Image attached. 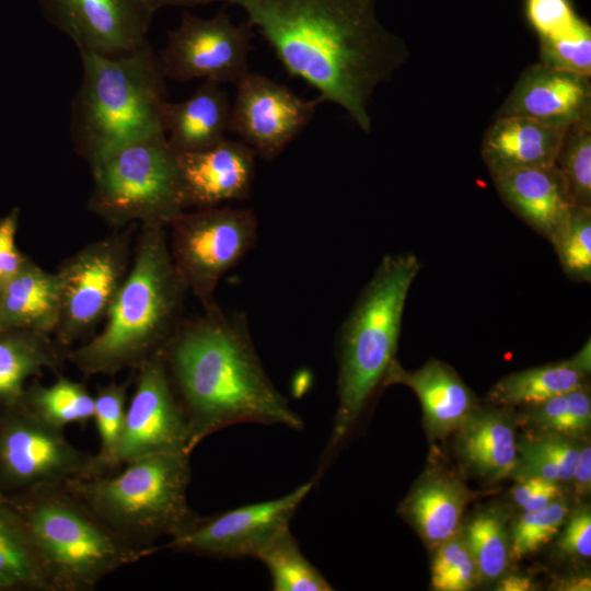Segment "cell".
Wrapping results in <instances>:
<instances>
[{"instance_id": "obj_13", "label": "cell", "mask_w": 591, "mask_h": 591, "mask_svg": "<svg viewBox=\"0 0 591 591\" xmlns=\"http://www.w3.org/2000/svg\"><path fill=\"white\" fill-rule=\"evenodd\" d=\"M310 480L282 497L242 506L198 519L184 532L155 546L219 559L256 558L259 552L289 523L312 490Z\"/></svg>"}, {"instance_id": "obj_47", "label": "cell", "mask_w": 591, "mask_h": 591, "mask_svg": "<svg viewBox=\"0 0 591 591\" xmlns=\"http://www.w3.org/2000/svg\"><path fill=\"white\" fill-rule=\"evenodd\" d=\"M590 578L589 577H578L570 578V580L565 581V583L559 587L561 590H590Z\"/></svg>"}, {"instance_id": "obj_30", "label": "cell", "mask_w": 591, "mask_h": 591, "mask_svg": "<svg viewBox=\"0 0 591 591\" xmlns=\"http://www.w3.org/2000/svg\"><path fill=\"white\" fill-rule=\"evenodd\" d=\"M520 421L533 433L579 438L591 424V398L587 383L525 407Z\"/></svg>"}, {"instance_id": "obj_9", "label": "cell", "mask_w": 591, "mask_h": 591, "mask_svg": "<svg viewBox=\"0 0 591 591\" xmlns=\"http://www.w3.org/2000/svg\"><path fill=\"white\" fill-rule=\"evenodd\" d=\"M170 252L187 291L204 311L219 310L216 288L253 247L258 221L252 209L205 207L184 211L171 224Z\"/></svg>"}, {"instance_id": "obj_24", "label": "cell", "mask_w": 591, "mask_h": 591, "mask_svg": "<svg viewBox=\"0 0 591 591\" xmlns=\"http://www.w3.org/2000/svg\"><path fill=\"white\" fill-rule=\"evenodd\" d=\"M471 495L455 477L430 472L416 483L402 502V514L431 546L459 533L463 511Z\"/></svg>"}, {"instance_id": "obj_21", "label": "cell", "mask_w": 591, "mask_h": 591, "mask_svg": "<svg viewBox=\"0 0 591 591\" xmlns=\"http://www.w3.org/2000/svg\"><path fill=\"white\" fill-rule=\"evenodd\" d=\"M568 127L524 116H499L484 135L482 159L491 176L554 165Z\"/></svg>"}, {"instance_id": "obj_39", "label": "cell", "mask_w": 591, "mask_h": 591, "mask_svg": "<svg viewBox=\"0 0 591 591\" xmlns=\"http://www.w3.org/2000/svg\"><path fill=\"white\" fill-rule=\"evenodd\" d=\"M554 248L570 279L591 280V208L572 207L567 228Z\"/></svg>"}, {"instance_id": "obj_34", "label": "cell", "mask_w": 591, "mask_h": 591, "mask_svg": "<svg viewBox=\"0 0 591 591\" xmlns=\"http://www.w3.org/2000/svg\"><path fill=\"white\" fill-rule=\"evenodd\" d=\"M555 164L573 205L591 208V115L567 128Z\"/></svg>"}, {"instance_id": "obj_2", "label": "cell", "mask_w": 591, "mask_h": 591, "mask_svg": "<svg viewBox=\"0 0 591 591\" xmlns=\"http://www.w3.org/2000/svg\"><path fill=\"white\" fill-rule=\"evenodd\" d=\"M161 356L187 421L190 452L236 424L303 429L266 373L244 314L219 309L181 323Z\"/></svg>"}, {"instance_id": "obj_41", "label": "cell", "mask_w": 591, "mask_h": 591, "mask_svg": "<svg viewBox=\"0 0 591 591\" xmlns=\"http://www.w3.org/2000/svg\"><path fill=\"white\" fill-rule=\"evenodd\" d=\"M19 216L20 209L15 207L0 219V288L30 260L16 245Z\"/></svg>"}, {"instance_id": "obj_26", "label": "cell", "mask_w": 591, "mask_h": 591, "mask_svg": "<svg viewBox=\"0 0 591 591\" xmlns=\"http://www.w3.org/2000/svg\"><path fill=\"white\" fill-rule=\"evenodd\" d=\"M67 354L50 334L24 328L0 331V409L15 407L32 378L57 370Z\"/></svg>"}, {"instance_id": "obj_1", "label": "cell", "mask_w": 591, "mask_h": 591, "mask_svg": "<svg viewBox=\"0 0 591 591\" xmlns=\"http://www.w3.org/2000/svg\"><path fill=\"white\" fill-rule=\"evenodd\" d=\"M240 7L285 70L340 106L371 134L370 101L408 61L405 40L383 26L378 0H224Z\"/></svg>"}, {"instance_id": "obj_37", "label": "cell", "mask_w": 591, "mask_h": 591, "mask_svg": "<svg viewBox=\"0 0 591 591\" xmlns=\"http://www.w3.org/2000/svg\"><path fill=\"white\" fill-rule=\"evenodd\" d=\"M431 578L433 588L440 591H465L482 578L463 535L457 533L437 546Z\"/></svg>"}, {"instance_id": "obj_32", "label": "cell", "mask_w": 591, "mask_h": 591, "mask_svg": "<svg viewBox=\"0 0 591 591\" xmlns=\"http://www.w3.org/2000/svg\"><path fill=\"white\" fill-rule=\"evenodd\" d=\"M580 448L577 438L533 433L518 444V463L512 476L571 482Z\"/></svg>"}, {"instance_id": "obj_8", "label": "cell", "mask_w": 591, "mask_h": 591, "mask_svg": "<svg viewBox=\"0 0 591 591\" xmlns=\"http://www.w3.org/2000/svg\"><path fill=\"white\" fill-rule=\"evenodd\" d=\"M89 209L114 225H170L187 208L176 152L165 135L121 147L91 165Z\"/></svg>"}, {"instance_id": "obj_19", "label": "cell", "mask_w": 591, "mask_h": 591, "mask_svg": "<svg viewBox=\"0 0 591 591\" xmlns=\"http://www.w3.org/2000/svg\"><path fill=\"white\" fill-rule=\"evenodd\" d=\"M491 177L506 205L554 246L575 206L557 165L519 169Z\"/></svg>"}, {"instance_id": "obj_43", "label": "cell", "mask_w": 591, "mask_h": 591, "mask_svg": "<svg viewBox=\"0 0 591 591\" xmlns=\"http://www.w3.org/2000/svg\"><path fill=\"white\" fill-rule=\"evenodd\" d=\"M559 549L571 556L589 558L591 555V514L588 508L576 510L558 541Z\"/></svg>"}, {"instance_id": "obj_45", "label": "cell", "mask_w": 591, "mask_h": 591, "mask_svg": "<svg viewBox=\"0 0 591 591\" xmlns=\"http://www.w3.org/2000/svg\"><path fill=\"white\" fill-rule=\"evenodd\" d=\"M534 583L529 577L510 575L503 578L497 586L500 591H528L533 590Z\"/></svg>"}, {"instance_id": "obj_48", "label": "cell", "mask_w": 591, "mask_h": 591, "mask_svg": "<svg viewBox=\"0 0 591 591\" xmlns=\"http://www.w3.org/2000/svg\"><path fill=\"white\" fill-rule=\"evenodd\" d=\"M1 329H2V328H1V321H0V331H1Z\"/></svg>"}, {"instance_id": "obj_46", "label": "cell", "mask_w": 591, "mask_h": 591, "mask_svg": "<svg viewBox=\"0 0 591 591\" xmlns=\"http://www.w3.org/2000/svg\"><path fill=\"white\" fill-rule=\"evenodd\" d=\"M158 10L163 7H183L194 8L198 5L210 4L213 2H223L224 0H149Z\"/></svg>"}, {"instance_id": "obj_22", "label": "cell", "mask_w": 591, "mask_h": 591, "mask_svg": "<svg viewBox=\"0 0 591 591\" xmlns=\"http://www.w3.org/2000/svg\"><path fill=\"white\" fill-rule=\"evenodd\" d=\"M455 432V450L470 471L490 482L513 475L518 442L507 413L477 406Z\"/></svg>"}, {"instance_id": "obj_17", "label": "cell", "mask_w": 591, "mask_h": 591, "mask_svg": "<svg viewBox=\"0 0 591 591\" xmlns=\"http://www.w3.org/2000/svg\"><path fill=\"white\" fill-rule=\"evenodd\" d=\"M255 151L227 137L200 151L176 152L187 207H213L246 199L255 174Z\"/></svg>"}, {"instance_id": "obj_40", "label": "cell", "mask_w": 591, "mask_h": 591, "mask_svg": "<svg viewBox=\"0 0 591 591\" xmlns=\"http://www.w3.org/2000/svg\"><path fill=\"white\" fill-rule=\"evenodd\" d=\"M524 14L538 38L558 35L580 19L571 0H524Z\"/></svg>"}, {"instance_id": "obj_25", "label": "cell", "mask_w": 591, "mask_h": 591, "mask_svg": "<svg viewBox=\"0 0 591 591\" xmlns=\"http://www.w3.org/2000/svg\"><path fill=\"white\" fill-rule=\"evenodd\" d=\"M60 315V289L56 273L32 259L0 288L1 328H24L54 334Z\"/></svg>"}, {"instance_id": "obj_14", "label": "cell", "mask_w": 591, "mask_h": 591, "mask_svg": "<svg viewBox=\"0 0 591 591\" xmlns=\"http://www.w3.org/2000/svg\"><path fill=\"white\" fill-rule=\"evenodd\" d=\"M136 371L111 472L152 454L192 453L187 421L162 356L149 359Z\"/></svg>"}, {"instance_id": "obj_5", "label": "cell", "mask_w": 591, "mask_h": 591, "mask_svg": "<svg viewBox=\"0 0 591 591\" xmlns=\"http://www.w3.org/2000/svg\"><path fill=\"white\" fill-rule=\"evenodd\" d=\"M419 270L412 253L384 256L340 328L338 404L317 477L395 360L405 302Z\"/></svg>"}, {"instance_id": "obj_44", "label": "cell", "mask_w": 591, "mask_h": 591, "mask_svg": "<svg viewBox=\"0 0 591 591\" xmlns=\"http://www.w3.org/2000/svg\"><path fill=\"white\" fill-rule=\"evenodd\" d=\"M571 482L575 490L580 495L590 491L591 486V448L590 444H581L579 456L573 470Z\"/></svg>"}, {"instance_id": "obj_10", "label": "cell", "mask_w": 591, "mask_h": 591, "mask_svg": "<svg viewBox=\"0 0 591 591\" xmlns=\"http://www.w3.org/2000/svg\"><path fill=\"white\" fill-rule=\"evenodd\" d=\"M105 473L97 455L76 448L62 428L19 405L0 409V490L5 495Z\"/></svg>"}, {"instance_id": "obj_15", "label": "cell", "mask_w": 591, "mask_h": 591, "mask_svg": "<svg viewBox=\"0 0 591 591\" xmlns=\"http://www.w3.org/2000/svg\"><path fill=\"white\" fill-rule=\"evenodd\" d=\"M234 86L229 131L267 161L288 147L323 103L318 96L303 99L287 85L252 71Z\"/></svg>"}, {"instance_id": "obj_23", "label": "cell", "mask_w": 591, "mask_h": 591, "mask_svg": "<svg viewBox=\"0 0 591 591\" xmlns=\"http://www.w3.org/2000/svg\"><path fill=\"white\" fill-rule=\"evenodd\" d=\"M221 85L205 80L187 100L165 103V137L175 152L205 150L225 138L231 103Z\"/></svg>"}, {"instance_id": "obj_11", "label": "cell", "mask_w": 591, "mask_h": 591, "mask_svg": "<svg viewBox=\"0 0 591 591\" xmlns=\"http://www.w3.org/2000/svg\"><path fill=\"white\" fill-rule=\"evenodd\" d=\"M127 233L90 243L56 271L60 315L55 337L61 348L82 340L103 321L130 266Z\"/></svg>"}, {"instance_id": "obj_33", "label": "cell", "mask_w": 591, "mask_h": 591, "mask_svg": "<svg viewBox=\"0 0 591 591\" xmlns=\"http://www.w3.org/2000/svg\"><path fill=\"white\" fill-rule=\"evenodd\" d=\"M506 524V514L500 509H487L474 515L463 534L480 576L488 580L500 577L509 564L510 537Z\"/></svg>"}, {"instance_id": "obj_42", "label": "cell", "mask_w": 591, "mask_h": 591, "mask_svg": "<svg viewBox=\"0 0 591 591\" xmlns=\"http://www.w3.org/2000/svg\"><path fill=\"white\" fill-rule=\"evenodd\" d=\"M511 490L513 501L523 511L542 509L558 500H563L564 490L560 483L538 476L517 479Z\"/></svg>"}, {"instance_id": "obj_3", "label": "cell", "mask_w": 591, "mask_h": 591, "mask_svg": "<svg viewBox=\"0 0 591 591\" xmlns=\"http://www.w3.org/2000/svg\"><path fill=\"white\" fill-rule=\"evenodd\" d=\"M165 228L142 224L104 327L67 351L66 358L85 376L136 370L161 355L181 325L187 288L173 262Z\"/></svg>"}, {"instance_id": "obj_12", "label": "cell", "mask_w": 591, "mask_h": 591, "mask_svg": "<svg viewBox=\"0 0 591 591\" xmlns=\"http://www.w3.org/2000/svg\"><path fill=\"white\" fill-rule=\"evenodd\" d=\"M254 31L247 21L235 24L224 10L209 19L184 11L158 56L162 73L179 83L205 79L236 85L251 71Z\"/></svg>"}, {"instance_id": "obj_38", "label": "cell", "mask_w": 591, "mask_h": 591, "mask_svg": "<svg viewBox=\"0 0 591 591\" xmlns=\"http://www.w3.org/2000/svg\"><path fill=\"white\" fill-rule=\"evenodd\" d=\"M541 62L591 76V27L579 19L567 31L547 38H540Z\"/></svg>"}, {"instance_id": "obj_18", "label": "cell", "mask_w": 591, "mask_h": 591, "mask_svg": "<svg viewBox=\"0 0 591 591\" xmlns=\"http://www.w3.org/2000/svg\"><path fill=\"white\" fill-rule=\"evenodd\" d=\"M568 127L591 115L590 77L543 62L530 66L498 111Z\"/></svg>"}, {"instance_id": "obj_35", "label": "cell", "mask_w": 591, "mask_h": 591, "mask_svg": "<svg viewBox=\"0 0 591 591\" xmlns=\"http://www.w3.org/2000/svg\"><path fill=\"white\" fill-rule=\"evenodd\" d=\"M93 398L92 420L100 440V450L96 455L104 470L109 473L124 428L128 403V383L111 382L97 386Z\"/></svg>"}, {"instance_id": "obj_20", "label": "cell", "mask_w": 591, "mask_h": 591, "mask_svg": "<svg viewBox=\"0 0 591 591\" xmlns=\"http://www.w3.org/2000/svg\"><path fill=\"white\" fill-rule=\"evenodd\" d=\"M403 384L418 396L425 424L431 438L455 431L478 406L474 393L447 363L431 359L415 371H407L394 360L382 385Z\"/></svg>"}, {"instance_id": "obj_29", "label": "cell", "mask_w": 591, "mask_h": 591, "mask_svg": "<svg viewBox=\"0 0 591 591\" xmlns=\"http://www.w3.org/2000/svg\"><path fill=\"white\" fill-rule=\"evenodd\" d=\"M51 426H84L93 417L94 398L81 382L59 375L51 384H28L19 404Z\"/></svg>"}, {"instance_id": "obj_36", "label": "cell", "mask_w": 591, "mask_h": 591, "mask_svg": "<svg viewBox=\"0 0 591 591\" xmlns=\"http://www.w3.org/2000/svg\"><path fill=\"white\" fill-rule=\"evenodd\" d=\"M568 506L558 500L542 509L524 511L512 524L510 558L519 560L551 542L566 522Z\"/></svg>"}, {"instance_id": "obj_28", "label": "cell", "mask_w": 591, "mask_h": 591, "mask_svg": "<svg viewBox=\"0 0 591 591\" xmlns=\"http://www.w3.org/2000/svg\"><path fill=\"white\" fill-rule=\"evenodd\" d=\"M0 590L54 591L28 526L1 490Z\"/></svg>"}, {"instance_id": "obj_4", "label": "cell", "mask_w": 591, "mask_h": 591, "mask_svg": "<svg viewBox=\"0 0 591 591\" xmlns=\"http://www.w3.org/2000/svg\"><path fill=\"white\" fill-rule=\"evenodd\" d=\"M79 53L82 80L71 103L70 135L90 165L121 147L165 135V78L149 43L116 57Z\"/></svg>"}, {"instance_id": "obj_27", "label": "cell", "mask_w": 591, "mask_h": 591, "mask_svg": "<svg viewBox=\"0 0 591 591\" xmlns=\"http://www.w3.org/2000/svg\"><path fill=\"white\" fill-rule=\"evenodd\" d=\"M590 367V340H588L569 360L503 376L489 391L488 398L493 404L505 407L534 406L586 383Z\"/></svg>"}, {"instance_id": "obj_31", "label": "cell", "mask_w": 591, "mask_h": 591, "mask_svg": "<svg viewBox=\"0 0 591 591\" xmlns=\"http://www.w3.org/2000/svg\"><path fill=\"white\" fill-rule=\"evenodd\" d=\"M268 569L274 591H331L325 577L301 553L287 529L275 536L257 555Z\"/></svg>"}, {"instance_id": "obj_7", "label": "cell", "mask_w": 591, "mask_h": 591, "mask_svg": "<svg viewBox=\"0 0 591 591\" xmlns=\"http://www.w3.org/2000/svg\"><path fill=\"white\" fill-rule=\"evenodd\" d=\"M7 496L31 531L54 591H93L108 575L150 555L107 528L67 484Z\"/></svg>"}, {"instance_id": "obj_6", "label": "cell", "mask_w": 591, "mask_h": 591, "mask_svg": "<svg viewBox=\"0 0 591 591\" xmlns=\"http://www.w3.org/2000/svg\"><path fill=\"white\" fill-rule=\"evenodd\" d=\"M189 456L152 454L66 484L107 528L151 555L154 543L181 534L199 517L187 502Z\"/></svg>"}, {"instance_id": "obj_16", "label": "cell", "mask_w": 591, "mask_h": 591, "mask_svg": "<svg viewBox=\"0 0 591 591\" xmlns=\"http://www.w3.org/2000/svg\"><path fill=\"white\" fill-rule=\"evenodd\" d=\"M49 23L78 50L116 57L148 43L158 9L149 0H37Z\"/></svg>"}]
</instances>
